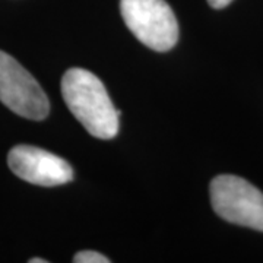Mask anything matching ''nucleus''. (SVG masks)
<instances>
[{
	"mask_svg": "<svg viewBox=\"0 0 263 263\" xmlns=\"http://www.w3.org/2000/svg\"><path fill=\"white\" fill-rule=\"evenodd\" d=\"M66 105L88 133L98 139H113L119 132L120 111L114 108L104 84L81 67H72L62 78Z\"/></svg>",
	"mask_w": 263,
	"mask_h": 263,
	"instance_id": "obj_1",
	"label": "nucleus"
},
{
	"mask_svg": "<svg viewBox=\"0 0 263 263\" xmlns=\"http://www.w3.org/2000/svg\"><path fill=\"white\" fill-rule=\"evenodd\" d=\"M124 24L132 34L155 51H168L177 44L179 22L165 0H120Z\"/></svg>",
	"mask_w": 263,
	"mask_h": 263,
	"instance_id": "obj_2",
	"label": "nucleus"
},
{
	"mask_svg": "<svg viewBox=\"0 0 263 263\" xmlns=\"http://www.w3.org/2000/svg\"><path fill=\"white\" fill-rule=\"evenodd\" d=\"M211 203L231 224L263 231V193L247 180L222 174L211 181Z\"/></svg>",
	"mask_w": 263,
	"mask_h": 263,
	"instance_id": "obj_3",
	"label": "nucleus"
},
{
	"mask_svg": "<svg viewBox=\"0 0 263 263\" xmlns=\"http://www.w3.org/2000/svg\"><path fill=\"white\" fill-rule=\"evenodd\" d=\"M0 101L9 110L29 120H44L50 113V101L35 78L0 50Z\"/></svg>",
	"mask_w": 263,
	"mask_h": 263,
	"instance_id": "obj_4",
	"label": "nucleus"
},
{
	"mask_svg": "<svg viewBox=\"0 0 263 263\" xmlns=\"http://www.w3.org/2000/svg\"><path fill=\"white\" fill-rule=\"evenodd\" d=\"M9 168L31 184L53 187L73 180V170L63 158L31 145H18L8 155Z\"/></svg>",
	"mask_w": 263,
	"mask_h": 263,
	"instance_id": "obj_5",
	"label": "nucleus"
},
{
	"mask_svg": "<svg viewBox=\"0 0 263 263\" xmlns=\"http://www.w3.org/2000/svg\"><path fill=\"white\" fill-rule=\"evenodd\" d=\"M75 263H110V259L105 257L104 254L98 253V252H92V250H84L75 254L73 257Z\"/></svg>",
	"mask_w": 263,
	"mask_h": 263,
	"instance_id": "obj_6",
	"label": "nucleus"
},
{
	"mask_svg": "<svg viewBox=\"0 0 263 263\" xmlns=\"http://www.w3.org/2000/svg\"><path fill=\"white\" fill-rule=\"evenodd\" d=\"M233 0H208V3L211 5V8H214V9H224Z\"/></svg>",
	"mask_w": 263,
	"mask_h": 263,
	"instance_id": "obj_7",
	"label": "nucleus"
},
{
	"mask_svg": "<svg viewBox=\"0 0 263 263\" xmlns=\"http://www.w3.org/2000/svg\"><path fill=\"white\" fill-rule=\"evenodd\" d=\"M47 260H44V259H31L29 263H46Z\"/></svg>",
	"mask_w": 263,
	"mask_h": 263,
	"instance_id": "obj_8",
	"label": "nucleus"
}]
</instances>
